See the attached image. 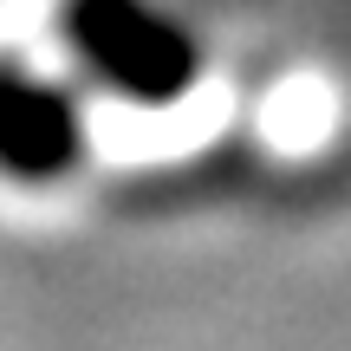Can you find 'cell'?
<instances>
[{
    "mask_svg": "<svg viewBox=\"0 0 351 351\" xmlns=\"http://www.w3.org/2000/svg\"><path fill=\"white\" fill-rule=\"evenodd\" d=\"M85 163V104L26 59H0V182L52 189Z\"/></svg>",
    "mask_w": 351,
    "mask_h": 351,
    "instance_id": "2",
    "label": "cell"
},
{
    "mask_svg": "<svg viewBox=\"0 0 351 351\" xmlns=\"http://www.w3.org/2000/svg\"><path fill=\"white\" fill-rule=\"evenodd\" d=\"M65 52L78 72L117 104L163 111L182 104L202 78V39L163 0H65L59 7Z\"/></svg>",
    "mask_w": 351,
    "mask_h": 351,
    "instance_id": "1",
    "label": "cell"
}]
</instances>
